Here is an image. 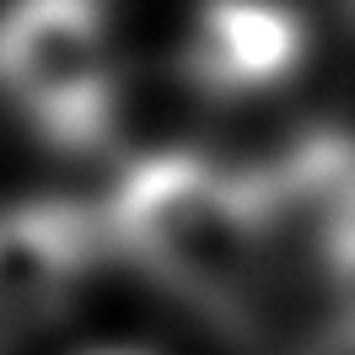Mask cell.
<instances>
[{
	"label": "cell",
	"mask_w": 355,
	"mask_h": 355,
	"mask_svg": "<svg viewBox=\"0 0 355 355\" xmlns=\"http://www.w3.org/2000/svg\"><path fill=\"white\" fill-rule=\"evenodd\" d=\"M97 226L108 253L205 312L243 302L269 259L253 178L189 151L140 156L113 183Z\"/></svg>",
	"instance_id": "obj_1"
},
{
	"label": "cell",
	"mask_w": 355,
	"mask_h": 355,
	"mask_svg": "<svg viewBox=\"0 0 355 355\" xmlns=\"http://www.w3.org/2000/svg\"><path fill=\"white\" fill-rule=\"evenodd\" d=\"M0 108L65 156L103 151L124 113L108 0H0Z\"/></svg>",
	"instance_id": "obj_2"
},
{
	"label": "cell",
	"mask_w": 355,
	"mask_h": 355,
	"mask_svg": "<svg viewBox=\"0 0 355 355\" xmlns=\"http://www.w3.org/2000/svg\"><path fill=\"white\" fill-rule=\"evenodd\" d=\"M269 232V253L280 243L345 280L355 269V140L318 135L291 146L269 173H248Z\"/></svg>",
	"instance_id": "obj_3"
},
{
	"label": "cell",
	"mask_w": 355,
	"mask_h": 355,
	"mask_svg": "<svg viewBox=\"0 0 355 355\" xmlns=\"http://www.w3.org/2000/svg\"><path fill=\"white\" fill-rule=\"evenodd\" d=\"M307 60V22L291 0H205L183 70L205 97H259L275 92Z\"/></svg>",
	"instance_id": "obj_4"
},
{
	"label": "cell",
	"mask_w": 355,
	"mask_h": 355,
	"mask_svg": "<svg viewBox=\"0 0 355 355\" xmlns=\"http://www.w3.org/2000/svg\"><path fill=\"white\" fill-rule=\"evenodd\" d=\"M97 253H108L103 226L76 205H17L0 210V312L44 318L76 296Z\"/></svg>",
	"instance_id": "obj_5"
},
{
	"label": "cell",
	"mask_w": 355,
	"mask_h": 355,
	"mask_svg": "<svg viewBox=\"0 0 355 355\" xmlns=\"http://www.w3.org/2000/svg\"><path fill=\"white\" fill-rule=\"evenodd\" d=\"M97 355H135V350H97Z\"/></svg>",
	"instance_id": "obj_6"
}]
</instances>
